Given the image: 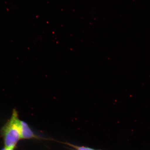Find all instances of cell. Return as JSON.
<instances>
[{
    "label": "cell",
    "mask_w": 150,
    "mask_h": 150,
    "mask_svg": "<svg viewBox=\"0 0 150 150\" xmlns=\"http://www.w3.org/2000/svg\"><path fill=\"white\" fill-rule=\"evenodd\" d=\"M20 121L17 112L13 111L10 119L5 124L0 131L6 148H16L21 139Z\"/></svg>",
    "instance_id": "cell-1"
},
{
    "label": "cell",
    "mask_w": 150,
    "mask_h": 150,
    "mask_svg": "<svg viewBox=\"0 0 150 150\" xmlns=\"http://www.w3.org/2000/svg\"><path fill=\"white\" fill-rule=\"evenodd\" d=\"M21 128V139H41L42 138L37 135L33 132L28 124L23 121H20Z\"/></svg>",
    "instance_id": "cell-2"
},
{
    "label": "cell",
    "mask_w": 150,
    "mask_h": 150,
    "mask_svg": "<svg viewBox=\"0 0 150 150\" xmlns=\"http://www.w3.org/2000/svg\"><path fill=\"white\" fill-rule=\"evenodd\" d=\"M67 145L70 146L76 150H94L91 148L85 147L84 146H79L72 145L70 144L66 143Z\"/></svg>",
    "instance_id": "cell-3"
},
{
    "label": "cell",
    "mask_w": 150,
    "mask_h": 150,
    "mask_svg": "<svg viewBox=\"0 0 150 150\" xmlns=\"http://www.w3.org/2000/svg\"><path fill=\"white\" fill-rule=\"evenodd\" d=\"M6 150H14L15 148H6Z\"/></svg>",
    "instance_id": "cell-4"
},
{
    "label": "cell",
    "mask_w": 150,
    "mask_h": 150,
    "mask_svg": "<svg viewBox=\"0 0 150 150\" xmlns=\"http://www.w3.org/2000/svg\"><path fill=\"white\" fill-rule=\"evenodd\" d=\"M1 150H6V147H4L3 148V149H2Z\"/></svg>",
    "instance_id": "cell-5"
}]
</instances>
